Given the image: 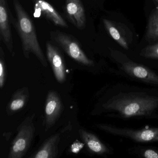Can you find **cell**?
Returning <instances> with one entry per match:
<instances>
[{
  "mask_svg": "<svg viewBox=\"0 0 158 158\" xmlns=\"http://www.w3.org/2000/svg\"><path fill=\"white\" fill-rule=\"evenodd\" d=\"M16 14L15 27L22 41L23 52L25 57L29 59L30 53H33L44 67L48 62L38 40L34 23L25 10L19 0H13Z\"/></svg>",
  "mask_w": 158,
  "mask_h": 158,
  "instance_id": "1",
  "label": "cell"
},
{
  "mask_svg": "<svg viewBox=\"0 0 158 158\" xmlns=\"http://www.w3.org/2000/svg\"><path fill=\"white\" fill-rule=\"evenodd\" d=\"M158 107V98L135 95H123L104 104L106 110L116 111L125 117L149 115Z\"/></svg>",
  "mask_w": 158,
  "mask_h": 158,
  "instance_id": "2",
  "label": "cell"
},
{
  "mask_svg": "<svg viewBox=\"0 0 158 158\" xmlns=\"http://www.w3.org/2000/svg\"><path fill=\"white\" fill-rule=\"evenodd\" d=\"M35 114L26 118L17 128V134L11 143L9 158H22L30 148L35 135L33 120Z\"/></svg>",
  "mask_w": 158,
  "mask_h": 158,
  "instance_id": "3",
  "label": "cell"
},
{
  "mask_svg": "<svg viewBox=\"0 0 158 158\" xmlns=\"http://www.w3.org/2000/svg\"><path fill=\"white\" fill-rule=\"evenodd\" d=\"M51 35L54 40L72 59L86 66H93L94 62L89 59L82 50L78 42L71 35L57 31Z\"/></svg>",
  "mask_w": 158,
  "mask_h": 158,
  "instance_id": "4",
  "label": "cell"
},
{
  "mask_svg": "<svg viewBox=\"0 0 158 158\" xmlns=\"http://www.w3.org/2000/svg\"><path fill=\"white\" fill-rule=\"evenodd\" d=\"M97 126L105 132L128 138L136 142L147 143L158 141V127L134 130L117 128L108 124H98Z\"/></svg>",
  "mask_w": 158,
  "mask_h": 158,
  "instance_id": "5",
  "label": "cell"
},
{
  "mask_svg": "<svg viewBox=\"0 0 158 158\" xmlns=\"http://www.w3.org/2000/svg\"><path fill=\"white\" fill-rule=\"evenodd\" d=\"M63 104L60 98L56 91L48 92L45 109V125L49 129L55 124L61 114Z\"/></svg>",
  "mask_w": 158,
  "mask_h": 158,
  "instance_id": "6",
  "label": "cell"
},
{
  "mask_svg": "<svg viewBox=\"0 0 158 158\" xmlns=\"http://www.w3.org/2000/svg\"><path fill=\"white\" fill-rule=\"evenodd\" d=\"M64 11L69 21L76 27L80 29L85 27V13L81 0H65Z\"/></svg>",
  "mask_w": 158,
  "mask_h": 158,
  "instance_id": "7",
  "label": "cell"
},
{
  "mask_svg": "<svg viewBox=\"0 0 158 158\" xmlns=\"http://www.w3.org/2000/svg\"><path fill=\"white\" fill-rule=\"evenodd\" d=\"M48 60L57 81L63 83L66 79L65 65L62 56L58 48L48 42L46 44Z\"/></svg>",
  "mask_w": 158,
  "mask_h": 158,
  "instance_id": "8",
  "label": "cell"
},
{
  "mask_svg": "<svg viewBox=\"0 0 158 158\" xmlns=\"http://www.w3.org/2000/svg\"><path fill=\"white\" fill-rule=\"evenodd\" d=\"M9 9L7 0H0V34L11 53L13 51V42L9 17Z\"/></svg>",
  "mask_w": 158,
  "mask_h": 158,
  "instance_id": "9",
  "label": "cell"
},
{
  "mask_svg": "<svg viewBox=\"0 0 158 158\" xmlns=\"http://www.w3.org/2000/svg\"><path fill=\"white\" fill-rule=\"evenodd\" d=\"M123 68L131 76L143 81L158 84V76L143 65L129 61L124 63Z\"/></svg>",
  "mask_w": 158,
  "mask_h": 158,
  "instance_id": "10",
  "label": "cell"
},
{
  "mask_svg": "<svg viewBox=\"0 0 158 158\" xmlns=\"http://www.w3.org/2000/svg\"><path fill=\"white\" fill-rule=\"evenodd\" d=\"M35 10L40 13L55 25L67 28L68 26L64 19L55 9L45 0H34Z\"/></svg>",
  "mask_w": 158,
  "mask_h": 158,
  "instance_id": "11",
  "label": "cell"
},
{
  "mask_svg": "<svg viewBox=\"0 0 158 158\" xmlns=\"http://www.w3.org/2000/svg\"><path fill=\"white\" fill-rule=\"evenodd\" d=\"M59 141L60 135L59 134L51 136L30 158H56L58 154V145Z\"/></svg>",
  "mask_w": 158,
  "mask_h": 158,
  "instance_id": "12",
  "label": "cell"
},
{
  "mask_svg": "<svg viewBox=\"0 0 158 158\" xmlns=\"http://www.w3.org/2000/svg\"><path fill=\"white\" fill-rule=\"evenodd\" d=\"M29 97V92L27 87L18 89L13 95L7 106V113L11 115L22 110L26 104Z\"/></svg>",
  "mask_w": 158,
  "mask_h": 158,
  "instance_id": "13",
  "label": "cell"
},
{
  "mask_svg": "<svg viewBox=\"0 0 158 158\" xmlns=\"http://www.w3.org/2000/svg\"><path fill=\"white\" fill-rule=\"evenodd\" d=\"M79 134L88 148L93 153L102 154L108 152L107 147L94 134L82 129H79Z\"/></svg>",
  "mask_w": 158,
  "mask_h": 158,
  "instance_id": "14",
  "label": "cell"
},
{
  "mask_svg": "<svg viewBox=\"0 0 158 158\" xmlns=\"http://www.w3.org/2000/svg\"><path fill=\"white\" fill-rule=\"evenodd\" d=\"M103 22L105 28L111 37L125 49H128V44L125 38L113 23L107 19H104Z\"/></svg>",
  "mask_w": 158,
  "mask_h": 158,
  "instance_id": "15",
  "label": "cell"
},
{
  "mask_svg": "<svg viewBox=\"0 0 158 158\" xmlns=\"http://www.w3.org/2000/svg\"><path fill=\"white\" fill-rule=\"evenodd\" d=\"M148 41H154L158 39V7L152 13L149 19L146 34Z\"/></svg>",
  "mask_w": 158,
  "mask_h": 158,
  "instance_id": "16",
  "label": "cell"
},
{
  "mask_svg": "<svg viewBox=\"0 0 158 158\" xmlns=\"http://www.w3.org/2000/svg\"><path fill=\"white\" fill-rule=\"evenodd\" d=\"M140 55L145 58L158 60V43L144 48Z\"/></svg>",
  "mask_w": 158,
  "mask_h": 158,
  "instance_id": "17",
  "label": "cell"
},
{
  "mask_svg": "<svg viewBox=\"0 0 158 158\" xmlns=\"http://www.w3.org/2000/svg\"><path fill=\"white\" fill-rule=\"evenodd\" d=\"M4 52L2 48H1V59H0V87L2 89L5 84L6 78V67L4 60Z\"/></svg>",
  "mask_w": 158,
  "mask_h": 158,
  "instance_id": "18",
  "label": "cell"
},
{
  "mask_svg": "<svg viewBox=\"0 0 158 158\" xmlns=\"http://www.w3.org/2000/svg\"><path fill=\"white\" fill-rule=\"evenodd\" d=\"M143 156L147 158H158V152L152 149L146 150Z\"/></svg>",
  "mask_w": 158,
  "mask_h": 158,
  "instance_id": "19",
  "label": "cell"
},
{
  "mask_svg": "<svg viewBox=\"0 0 158 158\" xmlns=\"http://www.w3.org/2000/svg\"><path fill=\"white\" fill-rule=\"evenodd\" d=\"M154 1L158 3V0H154Z\"/></svg>",
  "mask_w": 158,
  "mask_h": 158,
  "instance_id": "20",
  "label": "cell"
}]
</instances>
